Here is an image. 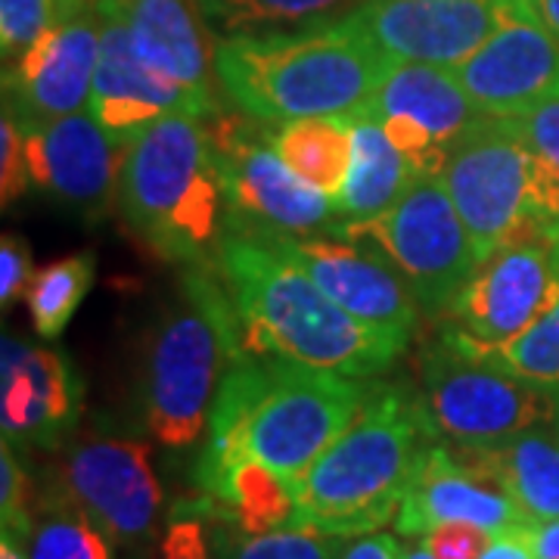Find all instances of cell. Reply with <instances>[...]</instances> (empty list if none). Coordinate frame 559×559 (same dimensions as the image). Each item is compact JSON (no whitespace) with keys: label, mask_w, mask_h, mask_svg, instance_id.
Here are the masks:
<instances>
[{"label":"cell","mask_w":559,"mask_h":559,"mask_svg":"<svg viewBox=\"0 0 559 559\" xmlns=\"http://www.w3.org/2000/svg\"><path fill=\"white\" fill-rule=\"evenodd\" d=\"M370 389L355 377L246 352L218 385L197 476L205 481L234 460L252 457L296 488L355 423Z\"/></svg>","instance_id":"6da1fadb"},{"label":"cell","mask_w":559,"mask_h":559,"mask_svg":"<svg viewBox=\"0 0 559 559\" xmlns=\"http://www.w3.org/2000/svg\"><path fill=\"white\" fill-rule=\"evenodd\" d=\"M215 267L240 314L249 355L370 380L404 352L342 311L296 261L255 234L224 224Z\"/></svg>","instance_id":"7a4b0ae2"},{"label":"cell","mask_w":559,"mask_h":559,"mask_svg":"<svg viewBox=\"0 0 559 559\" xmlns=\"http://www.w3.org/2000/svg\"><path fill=\"white\" fill-rule=\"evenodd\" d=\"M392 69L348 16L296 32L221 38L215 79L252 121L360 116Z\"/></svg>","instance_id":"3957f363"},{"label":"cell","mask_w":559,"mask_h":559,"mask_svg":"<svg viewBox=\"0 0 559 559\" xmlns=\"http://www.w3.org/2000/svg\"><path fill=\"white\" fill-rule=\"evenodd\" d=\"M432 432L417 395L373 385L355 423L301 476L296 520L323 535L355 538L380 532L399 516L419 454Z\"/></svg>","instance_id":"277c9868"},{"label":"cell","mask_w":559,"mask_h":559,"mask_svg":"<svg viewBox=\"0 0 559 559\" xmlns=\"http://www.w3.org/2000/svg\"><path fill=\"white\" fill-rule=\"evenodd\" d=\"M242 355L240 314L221 271H212L209 259L190 261L143 358L140 401L150 432L165 448L200 439L221 380Z\"/></svg>","instance_id":"5b68a950"},{"label":"cell","mask_w":559,"mask_h":559,"mask_svg":"<svg viewBox=\"0 0 559 559\" xmlns=\"http://www.w3.org/2000/svg\"><path fill=\"white\" fill-rule=\"evenodd\" d=\"M212 116H162L128 143L121 162V218L165 261H205L224 230L221 212L227 205Z\"/></svg>","instance_id":"8992f818"},{"label":"cell","mask_w":559,"mask_h":559,"mask_svg":"<svg viewBox=\"0 0 559 559\" xmlns=\"http://www.w3.org/2000/svg\"><path fill=\"white\" fill-rule=\"evenodd\" d=\"M417 404L432 439L457 448H491L557 417L554 395L469 348L448 323L419 355Z\"/></svg>","instance_id":"52a82bcc"},{"label":"cell","mask_w":559,"mask_h":559,"mask_svg":"<svg viewBox=\"0 0 559 559\" xmlns=\"http://www.w3.org/2000/svg\"><path fill=\"white\" fill-rule=\"evenodd\" d=\"M342 240L373 246L411 286L419 311L444 318L479 267L473 240L439 175H417L380 218L342 227Z\"/></svg>","instance_id":"ba28073f"},{"label":"cell","mask_w":559,"mask_h":559,"mask_svg":"<svg viewBox=\"0 0 559 559\" xmlns=\"http://www.w3.org/2000/svg\"><path fill=\"white\" fill-rule=\"evenodd\" d=\"M212 146L224 183V224L286 237H340L336 200L314 190L280 159L264 134L240 116H212Z\"/></svg>","instance_id":"9c48e42d"},{"label":"cell","mask_w":559,"mask_h":559,"mask_svg":"<svg viewBox=\"0 0 559 559\" xmlns=\"http://www.w3.org/2000/svg\"><path fill=\"white\" fill-rule=\"evenodd\" d=\"M439 178L479 264L507 242L544 234L532 215V153L507 119L473 124L448 150Z\"/></svg>","instance_id":"30bf717a"},{"label":"cell","mask_w":559,"mask_h":559,"mask_svg":"<svg viewBox=\"0 0 559 559\" xmlns=\"http://www.w3.org/2000/svg\"><path fill=\"white\" fill-rule=\"evenodd\" d=\"M97 522L116 544L153 538L162 510V485L150 463V444L112 436L72 441L50 485Z\"/></svg>","instance_id":"8fae6325"},{"label":"cell","mask_w":559,"mask_h":559,"mask_svg":"<svg viewBox=\"0 0 559 559\" xmlns=\"http://www.w3.org/2000/svg\"><path fill=\"white\" fill-rule=\"evenodd\" d=\"M246 234H255L280 249L286 259L296 261L342 311L380 333L382 340L407 348L417 330L419 305L411 286L401 280L382 252H367L364 242L342 237H286L259 230Z\"/></svg>","instance_id":"7c38bea8"},{"label":"cell","mask_w":559,"mask_h":559,"mask_svg":"<svg viewBox=\"0 0 559 559\" xmlns=\"http://www.w3.org/2000/svg\"><path fill=\"white\" fill-rule=\"evenodd\" d=\"M100 7L81 0L13 66H3V106L22 124H44L81 112L97 79L100 62Z\"/></svg>","instance_id":"4fadbf2b"},{"label":"cell","mask_w":559,"mask_h":559,"mask_svg":"<svg viewBox=\"0 0 559 559\" xmlns=\"http://www.w3.org/2000/svg\"><path fill=\"white\" fill-rule=\"evenodd\" d=\"M510 0H360L352 25L392 62L469 60L498 28Z\"/></svg>","instance_id":"5bb4252c"},{"label":"cell","mask_w":559,"mask_h":559,"mask_svg":"<svg viewBox=\"0 0 559 559\" xmlns=\"http://www.w3.org/2000/svg\"><path fill=\"white\" fill-rule=\"evenodd\" d=\"M100 7V62L94 94L87 103V112L97 119L103 131L119 143H131L143 128L171 112L190 116H212L218 112V103L200 91L165 79L159 69L143 60L131 40L128 22L116 10L112 0H97Z\"/></svg>","instance_id":"9a60e30c"},{"label":"cell","mask_w":559,"mask_h":559,"mask_svg":"<svg viewBox=\"0 0 559 559\" xmlns=\"http://www.w3.org/2000/svg\"><path fill=\"white\" fill-rule=\"evenodd\" d=\"M454 72L485 119H513L559 84V40L528 0H510L491 38Z\"/></svg>","instance_id":"2e32d148"},{"label":"cell","mask_w":559,"mask_h":559,"mask_svg":"<svg viewBox=\"0 0 559 559\" xmlns=\"http://www.w3.org/2000/svg\"><path fill=\"white\" fill-rule=\"evenodd\" d=\"M550 293V237L528 234L481 261L448 311L476 348L520 340Z\"/></svg>","instance_id":"e0dca14e"},{"label":"cell","mask_w":559,"mask_h":559,"mask_svg":"<svg viewBox=\"0 0 559 559\" xmlns=\"http://www.w3.org/2000/svg\"><path fill=\"white\" fill-rule=\"evenodd\" d=\"M32 187L81 218L97 221L119 197L121 162L128 146L109 138L87 112L44 124H25Z\"/></svg>","instance_id":"ac0fdd59"},{"label":"cell","mask_w":559,"mask_h":559,"mask_svg":"<svg viewBox=\"0 0 559 559\" xmlns=\"http://www.w3.org/2000/svg\"><path fill=\"white\" fill-rule=\"evenodd\" d=\"M444 522H469L495 535L532 525L498 479L460 457L457 451L429 441L411 476L395 528L404 538H426Z\"/></svg>","instance_id":"d6986e66"},{"label":"cell","mask_w":559,"mask_h":559,"mask_svg":"<svg viewBox=\"0 0 559 559\" xmlns=\"http://www.w3.org/2000/svg\"><path fill=\"white\" fill-rule=\"evenodd\" d=\"M0 429L10 444L60 448L81 414V380L60 352L3 336Z\"/></svg>","instance_id":"ffe728a7"},{"label":"cell","mask_w":559,"mask_h":559,"mask_svg":"<svg viewBox=\"0 0 559 559\" xmlns=\"http://www.w3.org/2000/svg\"><path fill=\"white\" fill-rule=\"evenodd\" d=\"M138 53L165 79L187 84L215 100L212 72L218 44L209 38L200 0H112Z\"/></svg>","instance_id":"44dd1931"},{"label":"cell","mask_w":559,"mask_h":559,"mask_svg":"<svg viewBox=\"0 0 559 559\" xmlns=\"http://www.w3.org/2000/svg\"><path fill=\"white\" fill-rule=\"evenodd\" d=\"M382 116L414 119L444 150H451L473 124L485 119L479 106L463 91L457 72L451 66H429V62H392L373 100L360 112V119H382Z\"/></svg>","instance_id":"7402d4cb"},{"label":"cell","mask_w":559,"mask_h":559,"mask_svg":"<svg viewBox=\"0 0 559 559\" xmlns=\"http://www.w3.org/2000/svg\"><path fill=\"white\" fill-rule=\"evenodd\" d=\"M457 454L498 479L532 525L559 520V432L550 423L491 448H457Z\"/></svg>","instance_id":"603a6c76"},{"label":"cell","mask_w":559,"mask_h":559,"mask_svg":"<svg viewBox=\"0 0 559 559\" xmlns=\"http://www.w3.org/2000/svg\"><path fill=\"white\" fill-rule=\"evenodd\" d=\"M414 178H417L414 165L401 156L380 124L358 116L352 171L336 197L342 227L380 218L382 212H389L404 197V190L414 183Z\"/></svg>","instance_id":"cb8c5ba5"},{"label":"cell","mask_w":559,"mask_h":559,"mask_svg":"<svg viewBox=\"0 0 559 559\" xmlns=\"http://www.w3.org/2000/svg\"><path fill=\"white\" fill-rule=\"evenodd\" d=\"M271 146L305 183L336 200L352 171L355 119L320 116V119L283 121L271 131Z\"/></svg>","instance_id":"d4e9b609"},{"label":"cell","mask_w":559,"mask_h":559,"mask_svg":"<svg viewBox=\"0 0 559 559\" xmlns=\"http://www.w3.org/2000/svg\"><path fill=\"white\" fill-rule=\"evenodd\" d=\"M202 491L218 500L221 510L240 525L246 535L277 532L296 520V491L274 469L252 457L234 460L212 479L200 481Z\"/></svg>","instance_id":"484cf974"},{"label":"cell","mask_w":559,"mask_h":559,"mask_svg":"<svg viewBox=\"0 0 559 559\" xmlns=\"http://www.w3.org/2000/svg\"><path fill=\"white\" fill-rule=\"evenodd\" d=\"M454 333L469 348H476L457 326H454ZM476 352L495 360L503 370H510L513 377L532 382L540 392L559 399V234L550 237V293H547V301L538 311V318L532 320V326L520 340L507 342L500 348H476Z\"/></svg>","instance_id":"4316f807"},{"label":"cell","mask_w":559,"mask_h":559,"mask_svg":"<svg viewBox=\"0 0 559 559\" xmlns=\"http://www.w3.org/2000/svg\"><path fill=\"white\" fill-rule=\"evenodd\" d=\"M360 0H200L202 16L221 38L296 32L333 22L336 10L358 7Z\"/></svg>","instance_id":"83f0119b"},{"label":"cell","mask_w":559,"mask_h":559,"mask_svg":"<svg viewBox=\"0 0 559 559\" xmlns=\"http://www.w3.org/2000/svg\"><path fill=\"white\" fill-rule=\"evenodd\" d=\"M507 121L532 153V215L550 237L559 230V84Z\"/></svg>","instance_id":"f1b7e54d"},{"label":"cell","mask_w":559,"mask_h":559,"mask_svg":"<svg viewBox=\"0 0 559 559\" xmlns=\"http://www.w3.org/2000/svg\"><path fill=\"white\" fill-rule=\"evenodd\" d=\"M28 559H112L109 538L75 500L47 488L35 503L32 532L25 538Z\"/></svg>","instance_id":"f546056e"},{"label":"cell","mask_w":559,"mask_h":559,"mask_svg":"<svg viewBox=\"0 0 559 559\" xmlns=\"http://www.w3.org/2000/svg\"><path fill=\"white\" fill-rule=\"evenodd\" d=\"M97 274V261L91 252H79L69 259L44 264L28 289V311L35 333L44 340H57L62 330L69 326L72 314L79 311V305L94 286Z\"/></svg>","instance_id":"4dcf8cb0"},{"label":"cell","mask_w":559,"mask_h":559,"mask_svg":"<svg viewBox=\"0 0 559 559\" xmlns=\"http://www.w3.org/2000/svg\"><path fill=\"white\" fill-rule=\"evenodd\" d=\"M62 0H0V53L3 66L20 62L57 22Z\"/></svg>","instance_id":"1f68e13d"},{"label":"cell","mask_w":559,"mask_h":559,"mask_svg":"<svg viewBox=\"0 0 559 559\" xmlns=\"http://www.w3.org/2000/svg\"><path fill=\"white\" fill-rule=\"evenodd\" d=\"M342 538L308 525H283L277 532L249 535L230 559H340Z\"/></svg>","instance_id":"d6a6232c"},{"label":"cell","mask_w":559,"mask_h":559,"mask_svg":"<svg viewBox=\"0 0 559 559\" xmlns=\"http://www.w3.org/2000/svg\"><path fill=\"white\" fill-rule=\"evenodd\" d=\"M32 516H35L32 481L25 476L13 444L3 441V448H0V522H3V532L25 544L28 532H32Z\"/></svg>","instance_id":"836d02e7"},{"label":"cell","mask_w":559,"mask_h":559,"mask_svg":"<svg viewBox=\"0 0 559 559\" xmlns=\"http://www.w3.org/2000/svg\"><path fill=\"white\" fill-rule=\"evenodd\" d=\"M28 187H32V171H28L25 124L16 119V112L10 106H3V121H0V200H3V209H10Z\"/></svg>","instance_id":"e575fe53"},{"label":"cell","mask_w":559,"mask_h":559,"mask_svg":"<svg viewBox=\"0 0 559 559\" xmlns=\"http://www.w3.org/2000/svg\"><path fill=\"white\" fill-rule=\"evenodd\" d=\"M495 540V532L469 522H444L432 528L419 544L436 559H479Z\"/></svg>","instance_id":"d590c367"},{"label":"cell","mask_w":559,"mask_h":559,"mask_svg":"<svg viewBox=\"0 0 559 559\" xmlns=\"http://www.w3.org/2000/svg\"><path fill=\"white\" fill-rule=\"evenodd\" d=\"M32 249L16 234H3L0 240V305L13 308L32 289Z\"/></svg>","instance_id":"8d00e7d4"},{"label":"cell","mask_w":559,"mask_h":559,"mask_svg":"<svg viewBox=\"0 0 559 559\" xmlns=\"http://www.w3.org/2000/svg\"><path fill=\"white\" fill-rule=\"evenodd\" d=\"M159 559H212L205 525L197 516H180L171 522L162 535Z\"/></svg>","instance_id":"74e56055"},{"label":"cell","mask_w":559,"mask_h":559,"mask_svg":"<svg viewBox=\"0 0 559 559\" xmlns=\"http://www.w3.org/2000/svg\"><path fill=\"white\" fill-rule=\"evenodd\" d=\"M340 559H401V544L399 538L382 532L355 535V538H342Z\"/></svg>","instance_id":"f35d334b"},{"label":"cell","mask_w":559,"mask_h":559,"mask_svg":"<svg viewBox=\"0 0 559 559\" xmlns=\"http://www.w3.org/2000/svg\"><path fill=\"white\" fill-rule=\"evenodd\" d=\"M532 528L535 525H522V528L500 532V535H495L491 547L479 559H538L535 544H532Z\"/></svg>","instance_id":"ab89813d"},{"label":"cell","mask_w":559,"mask_h":559,"mask_svg":"<svg viewBox=\"0 0 559 559\" xmlns=\"http://www.w3.org/2000/svg\"><path fill=\"white\" fill-rule=\"evenodd\" d=\"M532 544L538 559H559V520L532 528Z\"/></svg>","instance_id":"60d3db41"},{"label":"cell","mask_w":559,"mask_h":559,"mask_svg":"<svg viewBox=\"0 0 559 559\" xmlns=\"http://www.w3.org/2000/svg\"><path fill=\"white\" fill-rule=\"evenodd\" d=\"M528 3H532L535 16L547 25V32L559 40V0H528Z\"/></svg>","instance_id":"b9f144b4"},{"label":"cell","mask_w":559,"mask_h":559,"mask_svg":"<svg viewBox=\"0 0 559 559\" xmlns=\"http://www.w3.org/2000/svg\"><path fill=\"white\" fill-rule=\"evenodd\" d=\"M0 559H28L25 557V544L3 532V538H0Z\"/></svg>","instance_id":"7bdbcfd3"},{"label":"cell","mask_w":559,"mask_h":559,"mask_svg":"<svg viewBox=\"0 0 559 559\" xmlns=\"http://www.w3.org/2000/svg\"><path fill=\"white\" fill-rule=\"evenodd\" d=\"M401 559H436L423 544H417V547H401Z\"/></svg>","instance_id":"ee69618b"},{"label":"cell","mask_w":559,"mask_h":559,"mask_svg":"<svg viewBox=\"0 0 559 559\" xmlns=\"http://www.w3.org/2000/svg\"><path fill=\"white\" fill-rule=\"evenodd\" d=\"M75 3H81V0H62V7L69 10V7H75Z\"/></svg>","instance_id":"f6af8a7d"},{"label":"cell","mask_w":559,"mask_h":559,"mask_svg":"<svg viewBox=\"0 0 559 559\" xmlns=\"http://www.w3.org/2000/svg\"><path fill=\"white\" fill-rule=\"evenodd\" d=\"M554 426H557V432H559V399H557V417H554Z\"/></svg>","instance_id":"bcb514c9"},{"label":"cell","mask_w":559,"mask_h":559,"mask_svg":"<svg viewBox=\"0 0 559 559\" xmlns=\"http://www.w3.org/2000/svg\"><path fill=\"white\" fill-rule=\"evenodd\" d=\"M557 234H559V230H557ZM557 234H550V237H557Z\"/></svg>","instance_id":"7dc6e473"}]
</instances>
